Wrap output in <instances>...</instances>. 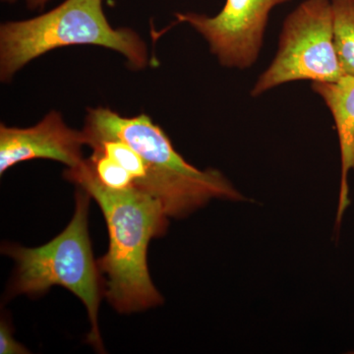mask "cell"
<instances>
[{"instance_id": "cell-9", "label": "cell", "mask_w": 354, "mask_h": 354, "mask_svg": "<svg viewBox=\"0 0 354 354\" xmlns=\"http://www.w3.org/2000/svg\"><path fill=\"white\" fill-rule=\"evenodd\" d=\"M334 44L344 75L354 77V0H332Z\"/></svg>"}, {"instance_id": "cell-6", "label": "cell", "mask_w": 354, "mask_h": 354, "mask_svg": "<svg viewBox=\"0 0 354 354\" xmlns=\"http://www.w3.org/2000/svg\"><path fill=\"white\" fill-rule=\"evenodd\" d=\"M290 0H227L215 17L196 13L176 14L208 41L223 66L245 69L259 57L269 14Z\"/></svg>"}, {"instance_id": "cell-11", "label": "cell", "mask_w": 354, "mask_h": 354, "mask_svg": "<svg viewBox=\"0 0 354 354\" xmlns=\"http://www.w3.org/2000/svg\"><path fill=\"white\" fill-rule=\"evenodd\" d=\"M29 351L14 339L12 328L2 319L0 323V354H27Z\"/></svg>"}, {"instance_id": "cell-1", "label": "cell", "mask_w": 354, "mask_h": 354, "mask_svg": "<svg viewBox=\"0 0 354 354\" xmlns=\"http://www.w3.org/2000/svg\"><path fill=\"white\" fill-rule=\"evenodd\" d=\"M64 176L95 200L106 218L109 250L97 263L106 276L104 297L111 306L120 313H133L162 304L147 262L149 243L162 236L169 227V216L162 204L135 187H106L95 178L86 158Z\"/></svg>"}, {"instance_id": "cell-4", "label": "cell", "mask_w": 354, "mask_h": 354, "mask_svg": "<svg viewBox=\"0 0 354 354\" xmlns=\"http://www.w3.org/2000/svg\"><path fill=\"white\" fill-rule=\"evenodd\" d=\"M90 198L86 191L77 190L73 218L64 232L48 243L36 248L6 243L1 251L16 262L7 297H39L55 286L71 291L87 308L91 323L88 344L104 353L99 309L104 297V279L95 260L88 236Z\"/></svg>"}, {"instance_id": "cell-5", "label": "cell", "mask_w": 354, "mask_h": 354, "mask_svg": "<svg viewBox=\"0 0 354 354\" xmlns=\"http://www.w3.org/2000/svg\"><path fill=\"white\" fill-rule=\"evenodd\" d=\"M344 75L335 50L332 0H305L283 23L276 57L251 95L292 81L337 82Z\"/></svg>"}, {"instance_id": "cell-3", "label": "cell", "mask_w": 354, "mask_h": 354, "mask_svg": "<svg viewBox=\"0 0 354 354\" xmlns=\"http://www.w3.org/2000/svg\"><path fill=\"white\" fill-rule=\"evenodd\" d=\"M78 44L118 51L134 70L149 64L145 41L129 28L111 27L102 0H65L38 17L1 25L0 80L9 82L25 65L48 51Z\"/></svg>"}, {"instance_id": "cell-2", "label": "cell", "mask_w": 354, "mask_h": 354, "mask_svg": "<svg viewBox=\"0 0 354 354\" xmlns=\"http://www.w3.org/2000/svg\"><path fill=\"white\" fill-rule=\"evenodd\" d=\"M82 131L86 142L115 138L134 149L146 165V178L139 190L157 199L169 218L187 216L215 198L244 199L221 172L200 171L186 162L147 114L125 118L109 108L91 109Z\"/></svg>"}, {"instance_id": "cell-7", "label": "cell", "mask_w": 354, "mask_h": 354, "mask_svg": "<svg viewBox=\"0 0 354 354\" xmlns=\"http://www.w3.org/2000/svg\"><path fill=\"white\" fill-rule=\"evenodd\" d=\"M84 146L87 142L82 130L69 127L58 111H50L32 127H8L1 123L0 174L35 158L57 160L73 169L83 162Z\"/></svg>"}, {"instance_id": "cell-10", "label": "cell", "mask_w": 354, "mask_h": 354, "mask_svg": "<svg viewBox=\"0 0 354 354\" xmlns=\"http://www.w3.org/2000/svg\"><path fill=\"white\" fill-rule=\"evenodd\" d=\"M86 162L95 178L106 187L113 190H124L134 187V180L130 172L120 162L99 151L93 150Z\"/></svg>"}, {"instance_id": "cell-12", "label": "cell", "mask_w": 354, "mask_h": 354, "mask_svg": "<svg viewBox=\"0 0 354 354\" xmlns=\"http://www.w3.org/2000/svg\"><path fill=\"white\" fill-rule=\"evenodd\" d=\"M2 1L8 2V3H14V2L17 1V0H2ZM48 2V0H27V6L29 7V9H31V10H35V9L44 8Z\"/></svg>"}, {"instance_id": "cell-8", "label": "cell", "mask_w": 354, "mask_h": 354, "mask_svg": "<svg viewBox=\"0 0 354 354\" xmlns=\"http://www.w3.org/2000/svg\"><path fill=\"white\" fill-rule=\"evenodd\" d=\"M334 118L342 155V183L337 223L348 206V174L354 169V77L344 75L337 82H312Z\"/></svg>"}]
</instances>
